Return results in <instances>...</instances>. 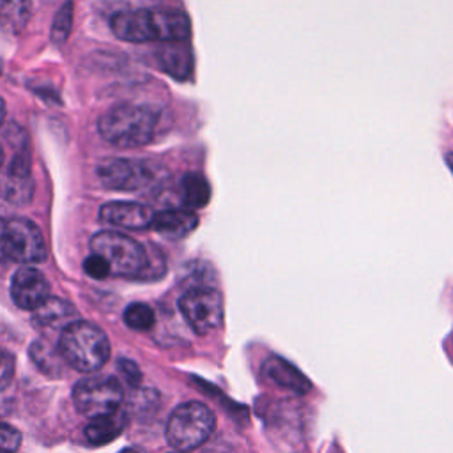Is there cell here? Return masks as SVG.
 Here are the masks:
<instances>
[{
    "mask_svg": "<svg viewBox=\"0 0 453 453\" xmlns=\"http://www.w3.org/2000/svg\"><path fill=\"white\" fill-rule=\"evenodd\" d=\"M83 269H85V273H87L90 278H94V280H104V278H108V276L111 274L108 262H106L103 257L96 255V253H92V255H88V257L85 258Z\"/></svg>",
    "mask_w": 453,
    "mask_h": 453,
    "instance_id": "obj_23",
    "label": "cell"
},
{
    "mask_svg": "<svg viewBox=\"0 0 453 453\" xmlns=\"http://www.w3.org/2000/svg\"><path fill=\"white\" fill-rule=\"evenodd\" d=\"M14 377V357L0 349V391H4Z\"/></svg>",
    "mask_w": 453,
    "mask_h": 453,
    "instance_id": "obj_24",
    "label": "cell"
},
{
    "mask_svg": "<svg viewBox=\"0 0 453 453\" xmlns=\"http://www.w3.org/2000/svg\"><path fill=\"white\" fill-rule=\"evenodd\" d=\"M58 352L74 370L92 373L108 361L110 342L99 326L87 320H74L60 331Z\"/></svg>",
    "mask_w": 453,
    "mask_h": 453,
    "instance_id": "obj_2",
    "label": "cell"
},
{
    "mask_svg": "<svg viewBox=\"0 0 453 453\" xmlns=\"http://www.w3.org/2000/svg\"><path fill=\"white\" fill-rule=\"evenodd\" d=\"M179 453H184V451H179Z\"/></svg>",
    "mask_w": 453,
    "mask_h": 453,
    "instance_id": "obj_30",
    "label": "cell"
},
{
    "mask_svg": "<svg viewBox=\"0 0 453 453\" xmlns=\"http://www.w3.org/2000/svg\"><path fill=\"white\" fill-rule=\"evenodd\" d=\"M120 453H145L142 448H127V449H122Z\"/></svg>",
    "mask_w": 453,
    "mask_h": 453,
    "instance_id": "obj_28",
    "label": "cell"
},
{
    "mask_svg": "<svg viewBox=\"0 0 453 453\" xmlns=\"http://www.w3.org/2000/svg\"><path fill=\"white\" fill-rule=\"evenodd\" d=\"M5 113H7V108H5V101L0 97V126H2V122H4V119H5Z\"/></svg>",
    "mask_w": 453,
    "mask_h": 453,
    "instance_id": "obj_26",
    "label": "cell"
},
{
    "mask_svg": "<svg viewBox=\"0 0 453 453\" xmlns=\"http://www.w3.org/2000/svg\"><path fill=\"white\" fill-rule=\"evenodd\" d=\"M119 366H120V372L124 373V377L127 379V382H131L133 386L138 384V380L142 379V373L138 370V366L131 361H126V359H120L119 361Z\"/></svg>",
    "mask_w": 453,
    "mask_h": 453,
    "instance_id": "obj_25",
    "label": "cell"
},
{
    "mask_svg": "<svg viewBox=\"0 0 453 453\" xmlns=\"http://www.w3.org/2000/svg\"><path fill=\"white\" fill-rule=\"evenodd\" d=\"M19 446H21L19 430L0 421V453H16Z\"/></svg>",
    "mask_w": 453,
    "mask_h": 453,
    "instance_id": "obj_22",
    "label": "cell"
},
{
    "mask_svg": "<svg viewBox=\"0 0 453 453\" xmlns=\"http://www.w3.org/2000/svg\"><path fill=\"white\" fill-rule=\"evenodd\" d=\"M46 258L41 228L25 218H0V262L37 264Z\"/></svg>",
    "mask_w": 453,
    "mask_h": 453,
    "instance_id": "obj_6",
    "label": "cell"
},
{
    "mask_svg": "<svg viewBox=\"0 0 453 453\" xmlns=\"http://www.w3.org/2000/svg\"><path fill=\"white\" fill-rule=\"evenodd\" d=\"M0 189H2V195L14 203H25L32 198L34 179L30 175L28 157L18 156L12 159L11 166L7 168L2 179Z\"/></svg>",
    "mask_w": 453,
    "mask_h": 453,
    "instance_id": "obj_13",
    "label": "cell"
},
{
    "mask_svg": "<svg viewBox=\"0 0 453 453\" xmlns=\"http://www.w3.org/2000/svg\"><path fill=\"white\" fill-rule=\"evenodd\" d=\"M99 182L113 191H140L156 180V170L136 159L108 157L97 165Z\"/></svg>",
    "mask_w": 453,
    "mask_h": 453,
    "instance_id": "obj_9",
    "label": "cell"
},
{
    "mask_svg": "<svg viewBox=\"0 0 453 453\" xmlns=\"http://www.w3.org/2000/svg\"><path fill=\"white\" fill-rule=\"evenodd\" d=\"M11 297L21 310L34 311L50 297V283L41 271L23 265L11 278Z\"/></svg>",
    "mask_w": 453,
    "mask_h": 453,
    "instance_id": "obj_10",
    "label": "cell"
},
{
    "mask_svg": "<svg viewBox=\"0 0 453 453\" xmlns=\"http://www.w3.org/2000/svg\"><path fill=\"white\" fill-rule=\"evenodd\" d=\"M122 319H124L126 326L134 331H149V329H152V326L156 322V315H154L152 308L145 303H131L124 310Z\"/></svg>",
    "mask_w": 453,
    "mask_h": 453,
    "instance_id": "obj_20",
    "label": "cell"
},
{
    "mask_svg": "<svg viewBox=\"0 0 453 453\" xmlns=\"http://www.w3.org/2000/svg\"><path fill=\"white\" fill-rule=\"evenodd\" d=\"M4 165V149H2V145H0V166Z\"/></svg>",
    "mask_w": 453,
    "mask_h": 453,
    "instance_id": "obj_29",
    "label": "cell"
},
{
    "mask_svg": "<svg viewBox=\"0 0 453 453\" xmlns=\"http://www.w3.org/2000/svg\"><path fill=\"white\" fill-rule=\"evenodd\" d=\"M179 310L200 336L212 333L223 322V297L216 288L196 287L184 292L179 299Z\"/></svg>",
    "mask_w": 453,
    "mask_h": 453,
    "instance_id": "obj_8",
    "label": "cell"
},
{
    "mask_svg": "<svg viewBox=\"0 0 453 453\" xmlns=\"http://www.w3.org/2000/svg\"><path fill=\"white\" fill-rule=\"evenodd\" d=\"M159 67L175 80H186L193 69V55L180 42H165L157 51Z\"/></svg>",
    "mask_w": 453,
    "mask_h": 453,
    "instance_id": "obj_16",
    "label": "cell"
},
{
    "mask_svg": "<svg viewBox=\"0 0 453 453\" xmlns=\"http://www.w3.org/2000/svg\"><path fill=\"white\" fill-rule=\"evenodd\" d=\"M157 117L145 106L122 104L110 108L97 120L99 134L111 145L122 149L149 143L156 131Z\"/></svg>",
    "mask_w": 453,
    "mask_h": 453,
    "instance_id": "obj_3",
    "label": "cell"
},
{
    "mask_svg": "<svg viewBox=\"0 0 453 453\" xmlns=\"http://www.w3.org/2000/svg\"><path fill=\"white\" fill-rule=\"evenodd\" d=\"M71 27H73V2H65L53 18V25H51L53 42L57 44L64 42L71 32Z\"/></svg>",
    "mask_w": 453,
    "mask_h": 453,
    "instance_id": "obj_21",
    "label": "cell"
},
{
    "mask_svg": "<svg viewBox=\"0 0 453 453\" xmlns=\"http://www.w3.org/2000/svg\"><path fill=\"white\" fill-rule=\"evenodd\" d=\"M30 19V0H0V27L5 32H21Z\"/></svg>",
    "mask_w": 453,
    "mask_h": 453,
    "instance_id": "obj_19",
    "label": "cell"
},
{
    "mask_svg": "<svg viewBox=\"0 0 453 453\" xmlns=\"http://www.w3.org/2000/svg\"><path fill=\"white\" fill-rule=\"evenodd\" d=\"M180 200L191 209L205 207L211 200V186L200 173H186L180 180Z\"/></svg>",
    "mask_w": 453,
    "mask_h": 453,
    "instance_id": "obj_18",
    "label": "cell"
},
{
    "mask_svg": "<svg viewBox=\"0 0 453 453\" xmlns=\"http://www.w3.org/2000/svg\"><path fill=\"white\" fill-rule=\"evenodd\" d=\"M198 226V216L186 209H166L154 214L150 228L170 239H180Z\"/></svg>",
    "mask_w": 453,
    "mask_h": 453,
    "instance_id": "obj_14",
    "label": "cell"
},
{
    "mask_svg": "<svg viewBox=\"0 0 453 453\" xmlns=\"http://www.w3.org/2000/svg\"><path fill=\"white\" fill-rule=\"evenodd\" d=\"M92 253L103 257L113 276L140 278L147 267V250L133 237L120 232H97L90 239Z\"/></svg>",
    "mask_w": 453,
    "mask_h": 453,
    "instance_id": "obj_5",
    "label": "cell"
},
{
    "mask_svg": "<svg viewBox=\"0 0 453 453\" xmlns=\"http://www.w3.org/2000/svg\"><path fill=\"white\" fill-rule=\"evenodd\" d=\"M74 315H76V310L69 301L50 296L39 308L34 310L32 320L37 327H42V329L58 327L62 331L67 324L74 322Z\"/></svg>",
    "mask_w": 453,
    "mask_h": 453,
    "instance_id": "obj_15",
    "label": "cell"
},
{
    "mask_svg": "<svg viewBox=\"0 0 453 453\" xmlns=\"http://www.w3.org/2000/svg\"><path fill=\"white\" fill-rule=\"evenodd\" d=\"M152 218L154 212L138 202H108L99 209V219L103 223L127 230L149 228Z\"/></svg>",
    "mask_w": 453,
    "mask_h": 453,
    "instance_id": "obj_11",
    "label": "cell"
},
{
    "mask_svg": "<svg viewBox=\"0 0 453 453\" xmlns=\"http://www.w3.org/2000/svg\"><path fill=\"white\" fill-rule=\"evenodd\" d=\"M446 163H448L449 170L453 172V152H448V154H446Z\"/></svg>",
    "mask_w": 453,
    "mask_h": 453,
    "instance_id": "obj_27",
    "label": "cell"
},
{
    "mask_svg": "<svg viewBox=\"0 0 453 453\" xmlns=\"http://www.w3.org/2000/svg\"><path fill=\"white\" fill-rule=\"evenodd\" d=\"M126 423H127L126 414L122 411H117L113 414L92 419L85 426L83 434L90 444L101 446V444H108L115 437H119L122 434V430L126 428Z\"/></svg>",
    "mask_w": 453,
    "mask_h": 453,
    "instance_id": "obj_17",
    "label": "cell"
},
{
    "mask_svg": "<svg viewBox=\"0 0 453 453\" xmlns=\"http://www.w3.org/2000/svg\"><path fill=\"white\" fill-rule=\"evenodd\" d=\"M110 28L127 42H182L189 37L191 23L182 11L134 9L115 12L110 18Z\"/></svg>",
    "mask_w": 453,
    "mask_h": 453,
    "instance_id": "obj_1",
    "label": "cell"
},
{
    "mask_svg": "<svg viewBox=\"0 0 453 453\" xmlns=\"http://www.w3.org/2000/svg\"><path fill=\"white\" fill-rule=\"evenodd\" d=\"M216 426L214 412L202 402L191 400L175 407L166 421L165 435L177 451H191L202 446Z\"/></svg>",
    "mask_w": 453,
    "mask_h": 453,
    "instance_id": "obj_4",
    "label": "cell"
},
{
    "mask_svg": "<svg viewBox=\"0 0 453 453\" xmlns=\"http://www.w3.org/2000/svg\"><path fill=\"white\" fill-rule=\"evenodd\" d=\"M124 400L120 382L110 375L81 379L73 389V402L80 414L96 419L119 411Z\"/></svg>",
    "mask_w": 453,
    "mask_h": 453,
    "instance_id": "obj_7",
    "label": "cell"
},
{
    "mask_svg": "<svg viewBox=\"0 0 453 453\" xmlns=\"http://www.w3.org/2000/svg\"><path fill=\"white\" fill-rule=\"evenodd\" d=\"M262 375L269 382H273L290 393H296L299 396L306 395L311 389L310 379L304 373H301L292 363H288L287 359H283L280 356H269L262 363Z\"/></svg>",
    "mask_w": 453,
    "mask_h": 453,
    "instance_id": "obj_12",
    "label": "cell"
}]
</instances>
